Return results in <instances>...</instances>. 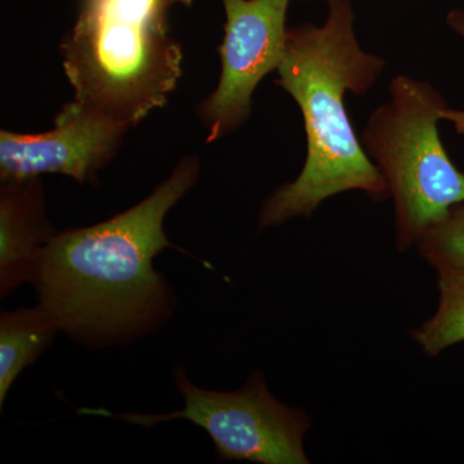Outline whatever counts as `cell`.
<instances>
[{
	"mask_svg": "<svg viewBox=\"0 0 464 464\" xmlns=\"http://www.w3.org/2000/svg\"><path fill=\"white\" fill-rule=\"evenodd\" d=\"M199 177L185 158L146 199L108 221L67 228L43 249L33 284L58 329L87 347L125 346L157 332L176 297L154 258L170 248L167 213Z\"/></svg>",
	"mask_w": 464,
	"mask_h": 464,
	"instance_id": "6da1fadb",
	"label": "cell"
},
{
	"mask_svg": "<svg viewBox=\"0 0 464 464\" xmlns=\"http://www.w3.org/2000/svg\"><path fill=\"white\" fill-rule=\"evenodd\" d=\"M322 26H289L275 83L297 102L307 137L301 173L265 200L259 227H275L311 217L320 204L342 192L359 190L371 199L390 197L389 186L368 157L347 114L344 96H364L386 61L360 47L351 0H333Z\"/></svg>",
	"mask_w": 464,
	"mask_h": 464,
	"instance_id": "7a4b0ae2",
	"label": "cell"
},
{
	"mask_svg": "<svg viewBox=\"0 0 464 464\" xmlns=\"http://www.w3.org/2000/svg\"><path fill=\"white\" fill-rule=\"evenodd\" d=\"M194 0H81L61 44L75 101L134 127L164 108L182 75V48L168 14Z\"/></svg>",
	"mask_w": 464,
	"mask_h": 464,
	"instance_id": "3957f363",
	"label": "cell"
},
{
	"mask_svg": "<svg viewBox=\"0 0 464 464\" xmlns=\"http://www.w3.org/2000/svg\"><path fill=\"white\" fill-rule=\"evenodd\" d=\"M390 94L389 102L372 112L360 141L389 186L396 246L405 252L463 203L464 173L440 137L438 121L448 106L436 88L398 75L391 81Z\"/></svg>",
	"mask_w": 464,
	"mask_h": 464,
	"instance_id": "277c9868",
	"label": "cell"
},
{
	"mask_svg": "<svg viewBox=\"0 0 464 464\" xmlns=\"http://www.w3.org/2000/svg\"><path fill=\"white\" fill-rule=\"evenodd\" d=\"M183 399L181 411L169 414L112 415L137 426L185 420L209 435L219 460L261 464H308L304 436L311 418L275 398L258 371L241 389L232 392L200 389L179 366L173 373Z\"/></svg>",
	"mask_w": 464,
	"mask_h": 464,
	"instance_id": "5b68a950",
	"label": "cell"
},
{
	"mask_svg": "<svg viewBox=\"0 0 464 464\" xmlns=\"http://www.w3.org/2000/svg\"><path fill=\"white\" fill-rule=\"evenodd\" d=\"M290 0H222L226 24L216 91L200 108L207 142L227 136L252 112V96L265 76L279 69L285 52Z\"/></svg>",
	"mask_w": 464,
	"mask_h": 464,
	"instance_id": "8992f818",
	"label": "cell"
},
{
	"mask_svg": "<svg viewBox=\"0 0 464 464\" xmlns=\"http://www.w3.org/2000/svg\"><path fill=\"white\" fill-rule=\"evenodd\" d=\"M127 130L74 100L58 112L48 132H0V179L25 181L58 173L82 183L96 181L97 172L114 157Z\"/></svg>",
	"mask_w": 464,
	"mask_h": 464,
	"instance_id": "52a82bcc",
	"label": "cell"
},
{
	"mask_svg": "<svg viewBox=\"0 0 464 464\" xmlns=\"http://www.w3.org/2000/svg\"><path fill=\"white\" fill-rule=\"evenodd\" d=\"M56 232L45 215L39 177L3 182L0 191V297L33 284L39 258Z\"/></svg>",
	"mask_w": 464,
	"mask_h": 464,
	"instance_id": "ba28073f",
	"label": "cell"
},
{
	"mask_svg": "<svg viewBox=\"0 0 464 464\" xmlns=\"http://www.w3.org/2000/svg\"><path fill=\"white\" fill-rule=\"evenodd\" d=\"M60 332L41 306L3 311L0 315V409L18 375L34 364Z\"/></svg>",
	"mask_w": 464,
	"mask_h": 464,
	"instance_id": "9c48e42d",
	"label": "cell"
},
{
	"mask_svg": "<svg viewBox=\"0 0 464 464\" xmlns=\"http://www.w3.org/2000/svg\"><path fill=\"white\" fill-rule=\"evenodd\" d=\"M438 275V310L411 331V338L431 357L464 342V271Z\"/></svg>",
	"mask_w": 464,
	"mask_h": 464,
	"instance_id": "30bf717a",
	"label": "cell"
},
{
	"mask_svg": "<svg viewBox=\"0 0 464 464\" xmlns=\"http://www.w3.org/2000/svg\"><path fill=\"white\" fill-rule=\"evenodd\" d=\"M417 249L438 273L464 271V201L423 235Z\"/></svg>",
	"mask_w": 464,
	"mask_h": 464,
	"instance_id": "8fae6325",
	"label": "cell"
},
{
	"mask_svg": "<svg viewBox=\"0 0 464 464\" xmlns=\"http://www.w3.org/2000/svg\"><path fill=\"white\" fill-rule=\"evenodd\" d=\"M449 27L454 30L458 35L464 39V11L463 9H451L447 16ZM442 119L451 121L456 127L457 132L464 134V111L459 110L445 109L442 111Z\"/></svg>",
	"mask_w": 464,
	"mask_h": 464,
	"instance_id": "7c38bea8",
	"label": "cell"
},
{
	"mask_svg": "<svg viewBox=\"0 0 464 464\" xmlns=\"http://www.w3.org/2000/svg\"><path fill=\"white\" fill-rule=\"evenodd\" d=\"M302 2H325V3H332L333 0H302Z\"/></svg>",
	"mask_w": 464,
	"mask_h": 464,
	"instance_id": "4fadbf2b",
	"label": "cell"
}]
</instances>
